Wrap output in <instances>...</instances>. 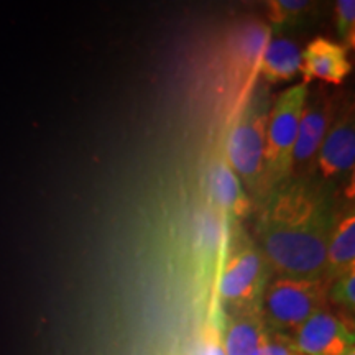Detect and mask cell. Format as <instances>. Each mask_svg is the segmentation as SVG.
Masks as SVG:
<instances>
[{
	"label": "cell",
	"instance_id": "6da1fadb",
	"mask_svg": "<svg viewBox=\"0 0 355 355\" xmlns=\"http://www.w3.org/2000/svg\"><path fill=\"white\" fill-rule=\"evenodd\" d=\"M334 212L327 191L314 180L286 181L273 189L257 222V248L270 272L326 278V248Z\"/></svg>",
	"mask_w": 355,
	"mask_h": 355
},
{
	"label": "cell",
	"instance_id": "7a4b0ae2",
	"mask_svg": "<svg viewBox=\"0 0 355 355\" xmlns=\"http://www.w3.org/2000/svg\"><path fill=\"white\" fill-rule=\"evenodd\" d=\"M270 105L252 92L234 114L224 141L225 157L248 198H268L265 186V130Z\"/></svg>",
	"mask_w": 355,
	"mask_h": 355
},
{
	"label": "cell",
	"instance_id": "3957f363",
	"mask_svg": "<svg viewBox=\"0 0 355 355\" xmlns=\"http://www.w3.org/2000/svg\"><path fill=\"white\" fill-rule=\"evenodd\" d=\"M331 282L275 275L261 295V316L272 332L291 337L311 316L329 308Z\"/></svg>",
	"mask_w": 355,
	"mask_h": 355
},
{
	"label": "cell",
	"instance_id": "277c9868",
	"mask_svg": "<svg viewBox=\"0 0 355 355\" xmlns=\"http://www.w3.org/2000/svg\"><path fill=\"white\" fill-rule=\"evenodd\" d=\"M272 38L270 25L248 20L237 25L225 40L220 60V79L230 104V119L254 92L263 51Z\"/></svg>",
	"mask_w": 355,
	"mask_h": 355
},
{
	"label": "cell",
	"instance_id": "5b68a950",
	"mask_svg": "<svg viewBox=\"0 0 355 355\" xmlns=\"http://www.w3.org/2000/svg\"><path fill=\"white\" fill-rule=\"evenodd\" d=\"M308 94V84H296L279 92L270 105L265 130V186L268 194L291 178L293 148Z\"/></svg>",
	"mask_w": 355,
	"mask_h": 355
},
{
	"label": "cell",
	"instance_id": "8992f818",
	"mask_svg": "<svg viewBox=\"0 0 355 355\" xmlns=\"http://www.w3.org/2000/svg\"><path fill=\"white\" fill-rule=\"evenodd\" d=\"M268 265L250 242L241 241L229 252L219 277V301L230 314L260 309L270 279Z\"/></svg>",
	"mask_w": 355,
	"mask_h": 355
},
{
	"label": "cell",
	"instance_id": "52a82bcc",
	"mask_svg": "<svg viewBox=\"0 0 355 355\" xmlns=\"http://www.w3.org/2000/svg\"><path fill=\"white\" fill-rule=\"evenodd\" d=\"M355 168V121L354 109L347 107L334 119L324 139L314 162L313 171L318 173L314 180L322 189L354 181ZM311 171V173H313Z\"/></svg>",
	"mask_w": 355,
	"mask_h": 355
},
{
	"label": "cell",
	"instance_id": "ba28073f",
	"mask_svg": "<svg viewBox=\"0 0 355 355\" xmlns=\"http://www.w3.org/2000/svg\"><path fill=\"white\" fill-rule=\"evenodd\" d=\"M334 119V105L329 99L326 97L306 99L291 158V176H295V180H303L313 171L319 148Z\"/></svg>",
	"mask_w": 355,
	"mask_h": 355
},
{
	"label": "cell",
	"instance_id": "9c48e42d",
	"mask_svg": "<svg viewBox=\"0 0 355 355\" xmlns=\"http://www.w3.org/2000/svg\"><path fill=\"white\" fill-rule=\"evenodd\" d=\"M291 340L303 355H345L354 349V334L347 319L329 308L311 316L291 336Z\"/></svg>",
	"mask_w": 355,
	"mask_h": 355
},
{
	"label": "cell",
	"instance_id": "30bf717a",
	"mask_svg": "<svg viewBox=\"0 0 355 355\" xmlns=\"http://www.w3.org/2000/svg\"><path fill=\"white\" fill-rule=\"evenodd\" d=\"M207 193L212 209L219 214L227 225L239 222L250 216L254 202L248 198L237 175L230 168L225 157L224 141L212 159L207 173Z\"/></svg>",
	"mask_w": 355,
	"mask_h": 355
},
{
	"label": "cell",
	"instance_id": "8fae6325",
	"mask_svg": "<svg viewBox=\"0 0 355 355\" xmlns=\"http://www.w3.org/2000/svg\"><path fill=\"white\" fill-rule=\"evenodd\" d=\"M349 73L347 50L340 43L322 37L314 38L301 55V74L304 84L319 79L322 83L339 86Z\"/></svg>",
	"mask_w": 355,
	"mask_h": 355
},
{
	"label": "cell",
	"instance_id": "7c38bea8",
	"mask_svg": "<svg viewBox=\"0 0 355 355\" xmlns=\"http://www.w3.org/2000/svg\"><path fill=\"white\" fill-rule=\"evenodd\" d=\"M355 270V212L354 204L334 212L326 248L324 277L332 283Z\"/></svg>",
	"mask_w": 355,
	"mask_h": 355
},
{
	"label": "cell",
	"instance_id": "4fadbf2b",
	"mask_svg": "<svg viewBox=\"0 0 355 355\" xmlns=\"http://www.w3.org/2000/svg\"><path fill=\"white\" fill-rule=\"evenodd\" d=\"M270 337L261 309L230 314L224 331L225 355H252Z\"/></svg>",
	"mask_w": 355,
	"mask_h": 355
},
{
	"label": "cell",
	"instance_id": "5bb4252c",
	"mask_svg": "<svg viewBox=\"0 0 355 355\" xmlns=\"http://www.w3.org/2000/svg\"><path fill=\"white\" fill-rule=\"evenodd\" d=\"M303 51L288 38H270L260 63V76L270 84L293 81L301 74Z\"/></svg>",
	"mask_w": 355,
	"mask_h": 355
},
{
	"label": "cell",
	"instance_id": "9a60e30c",
	"mask_svg": "<svg viewBox=\"0 0 355 355\" xmlns=\"http://www.w3.org/2000/svg\"><path fill=\"white\" fill-rule=\"evenodd\" d=\"M355 270H350L349 273L343 275L331 283L329 288V304H334L343 309L340 316L347 319V314H354L355 308Z\"/></svg>",
	"mask_w": 355,
	"mask_h": 355
},
{
	"label": "cell",
	"instance_id": "2e32d148",
	"mask_svg": "<svg viewBox=\"0 0 355 355\" xmlns=\"http://www.w3.org/2000/svg\"><path fill=\"white\" fill-rule=\"evenodd\" d=\"M309 8L311 3L306 0H272L268 2V17L275 25H295Z\"/></svg>",
	"mask_w": 355,
	"mask_h": 355
},
{
	"label": "cell",
	"instance_id": "e0dca14e",
	"mask_svg": "<svg viewBox=\"0 0 355 355\" xmlns=\"http://www.w3.org/2000/svg\"><path fill=\"white\" fill-rule=\"evenodd\" d=\"M336 32L343 46L354 48L355 44V2L354 0H339L334 7Z\"/></svg>",
	"mask_w": 355,
	"mask_h": 355
},
{
	"label": "cell",
	"instance_id": "ac0fdd59",
	"mask_svg": "<svg viewBox=\"0 0 355 355\" xmlns=\"http://www.w3.org/2000/svg\"><path fill=\"white\" fill-rule=\"evenodd\" d=\"M252 355H303L293 344L291 337L270 331L268 340Z\"/></svg>",
	"mask_w": 355,
	"mask_h": 355
},
{
	"label": "cell",
	"instance_id": "d6986e66",
	"mask_svg": "<svg viewBox=\"0 0 355 355\" xmlns=\"http://www.w3.org/2000/svg\"><path fill=\"white\" fill-rule=\"evenodd\" d=\"M201 355H225L224 347V324L217 319H211L204 332V344Z\"/></svg>",
	"mask_w": 355,
	"mask_h": 355
},
{
	"label": "cell",
	"instance_id": "ffe728a7",
	"mask_svg": "<svg viewBox=\"0 0 355 355\" xmlns=\"http://www.w3.org/2000/svg\"><path fill=\"white\" fill-rule=\"evenodd\" d=\"M345 355H355V350H354V349H352V350H349V352L345 354Z\"/></svg>",
	"mask_w": 355,
	"mask_h": 355
}]
</instances>
